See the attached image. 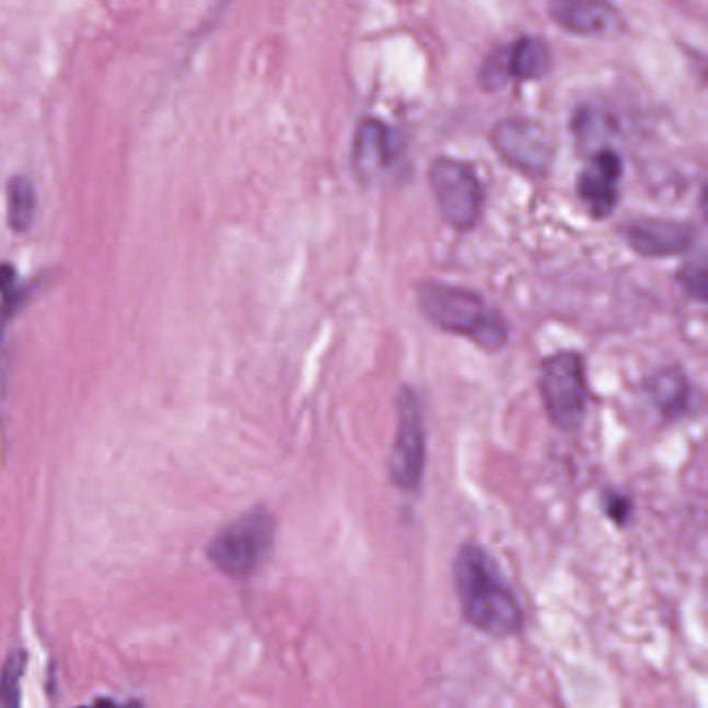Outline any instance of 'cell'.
<instances>
[{"label": "cell", "instance_id": "obj_1", "mask_svg": "<svg viewBox=\"0 0 708 708\" xmlns=\"http://www.w3.org/2000/svg\"><path fill=\"white\" fill-rule=\"evenodd\" d=\"M453 578L467 622L483 634L503 638L522 626V608L485 548L466 545L457 553Z\"/></svg>", "mask_w": 708, "mask_h": 708}, {"label": "cell", "instance_id": "obj_2", "mask_svg": "<svg viewBox=\"0 0 708 708\" xmlns=\"http://www.w3.org/2000/svg\"><path fill=\"white\" fill-rule=\"evenodd\" d=\"M416 302L426 321L443 333L466 337L485 351H499L509 339L503 316L485 298L466 287L422 281L416 287Z\"/></svg>", "mask_w": 708, "mask_h": 708}, {"label": "cell", "instance_id": "obj_3", "mask_svg": "<svg viewBox=\"0 0 708 708\" xmlns=\"http://www.w3.org/2000/svg\"><path fill=\"white\" fill-rule=\"evenodd\" d=\"M275 518L266 509L247 511L223 527L206 548L208 559L224 576L245 580L254 576L275 547Z\"/></svg>", "mask_w": 708, "mask_h": 708}, {"label": "cell", "instance_id": "obj_4", "mask_svg": "<svg viewBox=\"0 0 708 708\" xmlns=\"http://www.w3.org/2000/svg\"><path fill=\"white\" fill-rule=\"evenodd\" d=\"M538 388L550 422L559 430L580 428L587 414L584 362L576 351H557L538 368Z\"/></svg>", "mask_w": 708, "mask_h": 708}, {"label": "cell", "instance_id": "obj_5", "mask_svg": "<svg viewBox=\"0 0 708 708\" xmlns=\"http://www.w3.org/2000/svg\"><path fill=\"white\" fill-rule=\"evenodd\" d=\"M430 187L449 227L457 231L476 227L485 204V187L472 164L439 156L430 166Z\"/></svg>", "mask_w": 708, "mask_h": 708}, {"label": "cell", "instance_id": "obj_6", "mask_svg": "<svg viewBox=\"0 0 708 708\" xmlns=\"http://www.w3.org/2000/svg\"><path fill=\"white\" fill-rule=\"evenodd\" d=\"M426 428L420 395L404 386L397 397V428L388 457V476L402 490H418L425 478Z\"/></svg>", "mask_w": 708, "mask_h": 708}, {"label": "cell", "instance_id": "obj_7", "mask_svg": "<svg viewBox=\"0 0 708 708\" xmlns=\"http://www.w3.org/2000/svg\"><path fill=\"white\" fill-rule=\"evenodd\" d=\"M497 154L527 177H543L555 161V142L547 127L530 117H506L490 129Z\"/></svg>", "mask_w": 708, "mask_h": 708}, {"label": "cell", "instance_id": "obj_8", "mask_svg": "<svg viewBox=\"0 0 708 708\" xmlns=\"http://www.w3.org/2000/svg\"><path fill=\"white\" fill-rule=\"evenodd\" d=\"M550 67L547 42L538 36H520L506 48L492 50L480 67L478 81L485 90H499L509 80H541Z\"/></svg>", "mask_w": 708, "mask_h": 708}, {"label": "cell", "instance_id": "obj_9", "mask_svg": "<svg viewBox=\"0 0 708 708\" xmlns=\"http://www.w3.org/2000/svg\"><path fill=\"white\" fill-rule=\"evenodd\" d=\"M624 240L645 258H669L684 254L696 243V229L673 219H634L624 229Z\"/></svg>", "mask_w": 708, "mask_h": 708}, {"label": "cell", "instance_id": "obj_10", "mask_svg": "<svg viewBox=\"0 0 708 708\" xmlns=\"http://www.w3.org/2000/svg\"><path fill=\"white\" fill-rule=\"evenodd\" d=\"M622 175L624 162L615 150L601 148L594 152L588 169L578 179V194L594 219H607L615 210Z\"/></svg>", "mask_w": 708, "mask_h": 708}, {"label": "cell", "instance_id": "obj_11", "mask_svg": "<svg viewBox=\"0 0 708 708\" xmlns=\"http://www.w3.org/2000/svg\"><path fill=\"white\" fill-rule=\"evenodd\" d=\"M397 152L395 134L376 117H364L358 123L351 143V166L360 182L376 179Z\"/></svg>", "mask_w": 708, "mask_h": 708}, {"label": "cell", "instance_id": "obj_12", "mask_svg": "<svg viewBox=\"0 0 708 708\" xmlns=\"http://www.w3.org/2000/svg\"><path fill=\"white\" fill-rule=\"evenodd\" d=\"M557 25L578 36H603L619 27L615 7L601 0H557L548 7Z\"/></svg>", "mask_w": 708, "mask_h": 708}, {"label": "cell", "instance_id": "obj_13", "mask_svg": "<svg viewBox=\"0 0 708 708\" xmlns=\"http://www.w3.org/2000/svg\"><path fill=\"white\" fill-rule=\"evenodd\" d=\"M647 391L650 399L669 420H675L688 411L692 386L682 368L669 365L654 372L647 381Z\"/></svg>", "mask_w": 708, "mask_h": 708}, {"label": "cell", "instance_id": "obj_14", "mask_svg": "<svg viewBox=\"0 0 708 708\" xmlns=\"http://www.w3.org/2000/svg\"><path fill=\"white\" fill-rule=\"evenodd\" d=\"M7 210H9V224L13 231H25L30 229V224L34 221V212H36V189L34 183L30 182L27 177L18 175L9 182V189H7Z\"/></svg>", "mask_w": 708, "mask_h": 708}, {"label": "cell", "instance_id": "obj_15", "mask_svg": "<svg viewBox=\"0 0 708 708\" xmlns=\"http://www.w3.org/2000/svg\"><path fill=\"white\" fill-rule=\"evenodd\" d=\"M25 657L15 652L7 659L0 673V708H20L21 675Z\"/></svg>", "mask_w": 708, "mask_h": 708}, {"label": "cell", "instance_id": "obj_16", "mask_svg": "<svg viewBox=\"0 0 708 708\" xmlns=\"http://www.w3.org/2000/svg\"><path fill=\"white\" fill-rule=\"evenodd\" d=\"M677 281L689 298L705 302L707 300V266L705 260L700 263L684 264V268L677 272Z\"/></svg>", "mask_w": 708, "mask_h": 708}, {"label": "cell", "instance_id": "obj_17", "mask_svg": "<svg viewBox=\"0 0 708 708\" xmlns=\"http://www.w3.org/2000/svg\"><path fill=\"white\" fill-rule=\"evenodd\" d=\"M605 509H607L608 515H611L617 524H626V522H628L629 511H631V503H629L628 497H624V495L608 492L607 501H605Z\"/></svg>", "mask_w": 708, "mask_h": 708}, {"label": "cell", "instance_id": "obj_18", "mask_svg": "<svg viewBox=\"0 0 708 708\" xmlns=\"http://www.w3.org/2000/svg\"><path fill=\"white\" fill-rule=\"evenodd\" d=\"M83 708H121V707H117V705H113V703H108V700H101V703H96V705H92V707H83ZM127 708H134V707H127Z\"/></svg>", "mask_w": 708, "mask_h": 708}]
</instances>
